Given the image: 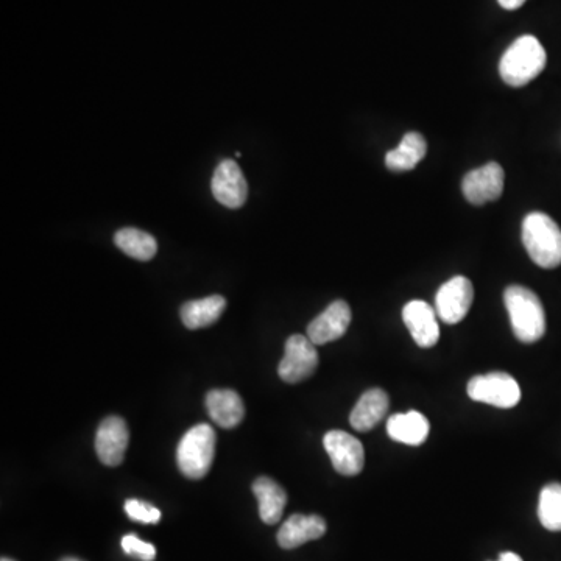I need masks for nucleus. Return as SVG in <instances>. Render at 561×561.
I'll use <instances>...</instances> for the list:
<instances>
[{"instance_id": "nucleus-25", "label": "nucleus", "mask_w": 561, "mask_h": 561, "mask_svg": "<svg viewBox=\"0 0 561 561\" xmlns=\"http://www.w3.org/2000/svg\"><path fill=\"white\" fill-rule=\"evenodd\" d=\"M498 2L505 10H518L519 7H523L526 0H498Z\"/></svg>"}, {"instance_id": "nucleus-16", "label": "nucleus", "mask_w": 561, "mask_h": 561, "mask_svg": "<svg viewBox=\"0 0 561 561\" xmlns=\"http://www.w3.org/2000/svg\"><path fill=\"white\" fill-rule=\"evenodd\" d=\"M389 395L382 389H371L360 396L353 412L350 415V423L357 432H368L378 426L379 421L389 412Z\"/></svg>"}, {"instance_id": "nucleus-8", "label": "nucleus", "mask_w": 561, "mask_h": 561, "mask_svg": "<svg viewBox=\"0 0 561 561\" xmlns=\"http://www.w3.org/2000/svg\"><path fill=\"white\" fill-rule=\"evenodd\" d=\"M504 183V169L498 163H488L466 173L462 181V192L471 205H485L501 198Z\"/></svg>"}, {"instance_id": "nucleus-13", "label": "nucleus", "mask_w": 561, "mask_h": 561, "mask_svg": "<svg viewBox=\"0 0 561 561\" xmlns=\"http://www.w3.org/2000/svg\"><path fill=\"white\" fill-rule=\"evenodd\" d=\"M403 320L410 336L420 348H432L440 339L437 312L426 301L413 300L403 309Z\"/></svg>"}, {"instance_id": "nucleus-10", "label": "nucleus", "mask_w": 561, "mask_h": 561, "mask_svg": "<svg viewBox=\"0 0 561 561\" xmlns=\"http://www.w3.org/2000/svg\"><path fill=\"white\" fill-rule=\"evenodd\" d=\"M211 189L214 198L225 208L239 209L247 202V180L233 159H225L217 166Z\"/></svg>"}, {"instance_id": "nucleus-1", "label": "nucleus", "mask_w": 561, "mask_h": 561, "mask_svg": "<svg viewBox=\"0 0 561 561\" xmlns=\"http://www.w3.org/2000/svg\"><path fill=\"white\" fill-rule=\"evenodd\" d=\"M547 55L535 36L524 35L505 50L499 61V74L504 83L521 88L532 82L546 68Z\"/></svg>"}, {"instance_id": "nucleus-5", "label": "nucleus", "mask_w": 561, "mask_h": 561, "mask_svg": "<svg viewBox=\"0 0 561 561\" xmlns=\"http://www.w3.org/2000/svg\"><path fill=\"white\" fill-rule=\"evenodd\" d=\"M468 396L476 403L490 404L499 409H512L521 401V389L509 373L480 374L468 382Z\"/></svg>"}, {"instance_id": "nucleus-15", "label": "nucleus", "mask_w": 561, "mask_h": 561, "mask_svg": "<svg viewBox=\"0 0 561 561\" xmlns=\"http://www.w3.org/2000/svg\"><path fill=\"white\" fill-rule=\"evenodd\" d=\"M206 409L211 420L223 429L239 426L245 417L244 401L234 390H211L206 396Z\"/></svg>"}, {"instance_id": "nucleus-11", "label": "nucleus", "mask_w": 561, "mask_h": 561, "mask_svg": "<svg viewBox=\"0 0 561 561\" xmlns=\"http://www.w3.org/2000/svg\"><path fill=\"white\" fill-rule=\"evenodd\" d=\"M351 317H353L351 307L346 301H334L326 307L322 314L309 323L307 337L314 345H326V343L339 340L348 331Z\"/></svg>"}, {"instance_id": "nucleus-24", "label": "nucleus", "mask_w": 561, "mask_h": 561, "mask_svg": "<svg viewBox=\"0 0 561 561\" xmlns=\"http://www.w3.org/2000/svg\"><path fill=\"white\" fill-rule=\"evenodd\" d=\"M120 544H122L125 554L130 555V557L138 558L141 561H153L156 558V547L147 543V541H142L133 533L125 535Z\"/></svg>"}, {"instance_id": "nucleus-23", "label": "nucleus", "mask_w": 561, "mask_h": 561, "mask_svg": "<svg viewBox=\"0 0 561 561\" xmlns=\"http://www.w3.org/2000/svg\"><path fill=\"white\" fill-rule=\"evenodd\" d=\"M125 513L136 523L156 524L161 519V512L156 507L138 499H128L125 502Z\"/></svg>"}, {"instance_id": "nucleus-27", "label": "nucleus", "mask_w": 561, "mask_h": 561, "mask_svg": "<svg viewBox=\"0 0 561 561\" xmlns=\"http://www.w3.org/2000/svg\"><path fill=\"white\" fill-rule=\"evenodd\" d=\"M61 561H83V560H80V558H75V557H66L63 558V560Z\"/></svg>"}, {"instance_id": "nucleus-2", "label": "nucleus", "mask_w": 561, "mask_h": 561, "mask_svg": "<svg viewBox=\"0 0 561 561\" xmlns=\"http://www.w3.org/2000/svg\"><path fill=\"white\" fill-rule=\"evenodd\" d=\"M504 303L519 342H538L544 336L546 314L537 293L524 286H510L505 289Z\"/></svg>"}, {"instance_id": "nucleus-12", "label": "nucleus", "mask_w": 561, "mask_h": 561, "mask_svg": "<svg viewBox=\"0 0 561 561\" xmlns=\"http://www.w3.org/2000/svg\"><path fill=\"white\" fill-rule=\"evenodd\" d=\"M130 442L127 423L120 417H110L100 423L96 435V452L106 466H119L124 462Z\"/></svg>"}, {"instance_id": "nucleus-6", "label": "nucleus", "mask_w": 561, "mask_h": 561, "mask_svg": "<svg viewBox=\"0 0 561 561\" xmlns=\"http://www.w3.org/2000/svg\"><path fill=\"white\" fill-rule=\"evenodd\" d=\"M309 337L290 336L286 342L284 357L279 362L278 374L287 384H298L311 378L318 367V353Z\"/></svg>"}, {"instance_id": "nucleus-14", "label": "nucleus", "mask_w": 561, "mask_h": 561, "mask_svg": "<svg viewBox=\"0 0 561 561\" xmlns=\"http://www.w3.org/2000/svg\"><path fill=\"white\" fill-rule=\"evenodd\" d=\"M326 533V523L322 516H290L278 532V544L283 549H297L309 541L318 540Z\"/></svg>"}, {"instance_id": "nucleus-9", "label": "nucleus", "mask_w": 561, "mask_h": 561, "mask_svg": "<svg viewBox=\"0 0 561 561\" xmlns=\"http://www.w3.org/2000/svg\"><path fill=\"white\" fill-rule=\"evenodd\" d=\"M323 445L337 473L342 476H357L364 470V445L353 435L331 431L323 438Z\"/></svg>"}, {"instance_id": "nucleus-26", "label": "nucleus", "mask_w": 561, "mask_h": 561, "mask_svg": "<svg viewBox=\"0 0 561 561\" xmlns=\"http://www.w3.org/2000/svg\"><path fill=\"white\" fill-rule=\"evenodd\" d=\"M498 561H523V558L516 555L515 552H502Z\"/></svg>"}, {"instance_id": "nucleus-7", "label": "nucleus", "mask_w": 561, "mask_h": 561, "mask_svg": "<svg viewBox=\"0 0 561 561\" xmlns=\"http://www.w3.org/2000/svg\"><path fill=\"white\" fill-rule=\"evenodd\" d=\"M474 289L470 279L456 276L438 289L435 312L448 325H457L470 312Z\"/></svg>"}, {"instance_id": "nucleus-21", "label": "nucleus", "mask_w": 561, "mask_h": 561, "mask_svg": "<svg viewBox=\"0 0 561 561\" xmlns=\"http://www.w3.org/2000/svg\"><path fill=\"white\" fill-rule=\"evenodd\" d=\"M114 242L120 250L124 251L125 255L142 262L155 258L156 251H158L155 237L145 231L136 230V228H124V230L117 231Z\"/></svg>"}, {"instance_id": "nucleus-18", "label": "nucleus", "mask_w": 561, "mask_h": 561, "mask_svg": "<svg viewBox=\"0 0 561 561\" xmlns=\"http://www.w3.org/2000/svg\"><path fill=\"white\" fill-rule=\"evenodd\" d=\"M253 493L259 502V516L269 526L278 524L287 504V494L281 485L270 477H259L253 484Z\"/></svg>"}, {"instance_id": "nucleus-19", "label": "nucleus", "mask_w": 561, "mask_h": 561, "mask_svg": "<svg viewBox=\"0 0 561 561\" xmlns=\"http://www.w3.org/2000/svg\"><path fill=\"white\" fill-rule=\"evenodd\" d=\"M427 153V142L420 133H407L396 149L385 155V166L392 172L415 169Z\"/></svg>"}, {"instance_id": "nucleus-28", "label": "nucleus", "mask_w": 561, "mask_h": 561, "mask_svg": "<svg viewBox=\"0 0 561 561\" xmlns=\"http://www.w3.org/2000/svg\"><path fill=\"white\" fill-rule=\"evenodd\" d=\"M0 561H15V560H11V558H5V557H4V558H2V560H0Z\"/></svg>"}, {"instance_id": "nucleus-4", "label": "nucleus", "mask_w": 561, "mask_h": 561, "mask_svg": "<svg viewBox=\"0 0 561 561\" xmlns=\"http://www.w3.org/2000/svg\"><path fill=\"white\" fill-rule=\"evenodd\" d=\"M216 431L209 424H197L184 434L178 445V468L189 479H203L216 456Z\"/></svg>"}, {"instance_id": "nucleus-22", "label": "nucleus", "mask_w": 561, "mask_h": 561, "mask_svg": "<svg viewBox=\"0 0 561 561\" xmlns=\"http://www.w3.org/2000/svg\"><path fill=\"white\" fill-rule=\"evenodd\" d=\"M538 518L544 529L561 532V484H549L541 490Z\"/></svg>"}, {"instance_id": "nucleus-20", "label": "nucleus", "mask_w": 561, "mask_h": 561, "mask_svg": "<svg viewBox=\"0 0 561 561\" xmlns=\"http://www.w3.org/2000/svg\"><path fill=\"white\" fill-rule=\"evenodd\" d=\"M226 300L220 295L187 301L181 307V320L187 329H202L214 325L225 311Z\"/></svg>"}, {"instance_id": "nucleus-3", "label": "nucleus", "mask_w": 561, "mask_h": 561, "mask_svg": "<svg viewBox=\"0 0 561 561\" xmlns=\"http://www.w3.org/2000/svg\"><path fill=\"white\" fill-rule=\"evenodd\" d=\"M523 244L530 259L543 269L561 265L560 226L543 212H532L523 222Z\"/></svg>"}, {"instance_id": "nucleus-17", "label": "nucleus", "mask_w": 561, "mask_h": 561, "mask_svg": "<svg viewBox=\"0 0 561 561\" xmlns=\"http://www.w3.org/2000/svg\"><path fill=\"white\" fill-rule=\"evenodd\" d=\"M429 421L423 413L410 410L407 413H396L387 421V432L395 442L409 446H420L429 437Z\"/></svg>"}]
</instances>
